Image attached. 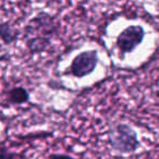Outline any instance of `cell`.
<instances>
[{"instance_id": "cell-1", "label": "cell", "mask_w": 159, "mask_h": 159, "mask_svg": "<svg viewBox=\"0 0 159 159\" xmlns=\"http://www.w3.org/2000/svg\"><path fill=\"white\" fill-rule=\"evenodd\" d=\"M109 145L121 154H131L139 149V141L134 129L125 123H118L109 131Z\"/></svg>"}, {"instance_id": "cell-2", "label": "cell", "mask_w": 159, "mask_h": 159, "mask_svg": "<svg viewBox=\"0 0 159 159\" xmlns=\"http://www.w3.org/2000/svg\"><path fill=\"white\" fill-rule=\"evenodd\" d=\"M145 37V31L141 25H131L119 34L117 37V45L120 53L124 56L125 53L132 52L142 44Z\"/></svg>"}, {"instance_id": "cell-3", "label": "cell", "mask_w": 159, "mask_h": 159, "mask_svg": "<svg viewBox=\"0 0 159 159\" xmlns=\"http://www.w3.org/2000/svg\"><path fill=\"white\" fill-rule=\"evenodd\" d=\"M98 64V51L87 50L79 53L70 66V73L75 77L82 79L94 72Z\"/></svg>"}, {"instance_id": "cell-4", "label": "cell", "mask_w": 159, "mask_h": 159, "mask_svg": "<svg viewBox=\"0 0 159 159\" xmlns=\"http://www.w3.org/2000/svg\"><path fill=\"white\" fill-rule=\"evenodd\" d=\"M57 29L53 22L52 18L48 16L47 13H39L37 16L33 19L31 22L29 23L26 27H25V35L34 36V34L40 32L42 36H46V37H51L53 34L55 30Z\"/></svg>"}, {"instance_id": "cell-5", "label": "cell", "mask_w": 159, "mask_h": 159, "mask_svg": "<svg viewBox=\"0 0 159 159\" xmlns=\"http://www.w3.org/2000/svg\"><path fill=\"white\" fill-rule=\"evenodd\" d=\"M7 100L10 105H22L30 100V93L26 89L22 86L12 87L8 91Z\"/></svg>"}, {"instance_id": "cell-6", "label": "cell", "mask_w": 159, "mask_h": 159, "mask_svg": "<svg viewBox=\"0 0 159 159\" xmlns=\"http://www.w3.org/2000/svg\"><path fill=\"white\" fill-rule=\"evenodd\" d=\"M27 49L31 53H39L46 50L50 45V37L46 36H33L27 40Z\"/></svg>"}, {"instance_id": "cell-7", "label": "cell", "mask_w": 159, "mask_h": 159, "mask_svg": "<svg viewBox=\"0 0 159 159\" xmlns=\"http://www.w3.org/2000/svg\"><path fill=\"white\" fill-rule=\"evenodd\" d=\"M0 37L5 45H11L18 39V33L8 22H2L0 24Z\"/></svg>"}, {"instance_id": "cell-8", "label": "cell", "mask_w": 159, "mask_h": 159, "mask_svg": "<svg viewBox=\"0 0 159 159\" xmlns=\"http://www.w3.org/2000/svg\"><path fill=\"white\" fill-rule=\"evenodd\" d=\"M16 158V154L9 152L7 147H6L5 143L1 144V148H0V159H14Z\"/></svg>"}, {"instance_id": "cell-9", "label": "cell", "mask_w": 159, "mask_h": 159, "mask_svg": "<svg viewBox=\"0 0 159 159\" xmlns=\"http://www.w3.org/2000/svg\"><path fill=\"white\" fill-rule=\"evenodd\" d=\"M47 159H76V158L70 156V155H66V154H52Z\"/></svg>"}]
</instances>
